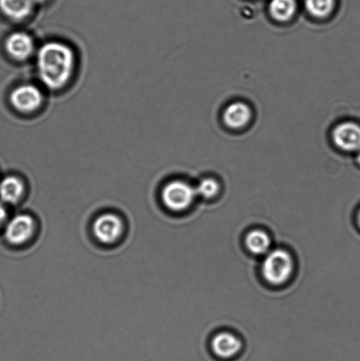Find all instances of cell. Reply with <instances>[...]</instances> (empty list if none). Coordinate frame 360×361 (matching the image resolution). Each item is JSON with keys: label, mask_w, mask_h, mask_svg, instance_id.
Segmentation results:
<instances>
[{"label": "cell", "mask_w": 360, "mask_h": 361, "mask_svg": "<svg viewBox=\"0 0 360 361\" xmlns=\"http://www.w3.org/2000/svg\"><path fill=\"white\" fill-rule=\"evenodd\" d=\"M195 188L183 180H173L162 190V202L173 212H182L188 209L195 200Z\"/></svg>", "instance_id": "3957f363"}, {"label": "cell", "mask_w": 360, "mask_h": 361, "mask_svg": "<svg viewBox=\"0 0 360 361\" xmlns=\"http://www.w3.org/2000/svg\"><path fill=\"white\" fill-rule=\"evenodd\" d=\"M336 0H305V7L310 16L324 19L333 13Z\"/></svg>", "instance_id": "9a60e30c"}, {"label": "cell", "mask_w": 360, "mask_h": 361, "mask_svg": "<svg viewBox=\"0 0 360 361\" xmlns=\"http://www.w3.org/2000/svg\"><path fill=\"white\" fill-rule=\"evenodd\" d=\"M7 219V212L6 210V207H4L2 203H0V228H2V226L5 224Z\"/></svg>", "instance_id": "e0dca14e"}, {"label": "cell", "mask_w": 360, "mask_h": 361, "mask_svg": "<svg viewBox=\"0 0 360 361\" xmlns=\"http://www.w3.org/2000/svg\"><path fill=\"white\" fill-rule=\"evenodd\" d=\"M37 73L48 90H62L72 79L75 68V54L61 42H48L37 49Z\"/></svg>", "instance_id": "6da1fadb"}, {"label": "cell", "mask_w": 360, "mask_h": 361, "mask_svg": "<svg viewBox=\"0 0 360 361\" xmlns=\"http://www.w3.org/2000/svg\"><path fill=\"white\" fill-rule=\"evenodd\" d=\"M271 240L268 233L262 230H254L246 237V245L250 252L255 255H266L271 249Z\"/></svg>", "instance_id": "5bb4252c"}, {"label": "cell", "mask_w": 360, "mask_h": 361, "mask_svg": "<svg viewBox=\"0 0 360 361\" xmlns=\"http://www.w3.org/2000/svg\"><path fill=\"white\" fill-rule=\"evenodd\" d=\"M358 221H359V228H360V211L359 212Z\"/></svg>", "instance_id": "ffe728a7"}, {"label": "cell", "mask_w": 360, "mask_h": 361, "mask_svg": "<svg viewBox=\"0 0 360 361\" xmlns=\"http://www.w3.org/2000/svg\"><path fill=\"white\" fill-rule=\"evenodd\" d=\"M335 145L345 152L360 151V126L354 122H344L335 127L333 132Z\"/></svg>", "instance_id": "ba28073f"}, {"label": "cell", "mask_w": 360, "mask_h": 361, "mask_svg": "<svg viewBox=\"0 0 360 361\" xmlns=\"http://www.w3.org/2000/svg\"><path fill=\"white\" fill-rule=\"evenodd\" d=\"M49 1V0H33L35 5L37 6L45 5V4H47Z\"/></svg>", "instance_id": "ac0fdd59"}, {"label": "cell", "mask_w": 360, "mask_h": 361, "mask_svg": "<svg viewBox=\"0 0 360 361\" xmlns=\"http://www.w3.org/2000/svg\"><path fill=\"white\" fill-rule=\"evenodd\" d=\"M197 196L204 198H213L220 192V184L213 178H204L196 188Z\"/></svg>", "instance_id": "2e32d148"}, {"label": "cell", "mask_w": 360, "mask_h": 361, "mask_svg": "<svg viewBox=\"0 0 360 361\" xmlns=\"http://www.w3.org/2000/svg\"><path fill=\"white\" fill-rule=\"evenodd\" d=\"M24 183L14 176H6L0 182V198L4 203L14 204L23 196Z\"/></svg>", "instance_id": "7c38bea8"}, {"label": "cell", "mask_w": 360, "mask_h": 361, "mask_svg": "<svg viewBox=\"0 0 360 361\" xmlns=\"http://www.w3.org/2000/svg\"><path fill=\"white\" fill-rule=\"evenodd\" d=\"M35 6L33 0H0V12L14 23L28 19Z\"/></svg>", "instance_id": "30bf717a"}, {"label": "cell", "mask_w": 360, "mask_h": 361, "mask_svg": "<svg viewBox=\"0 0 360 361\" xmlns=\"http://www.w3.org/2000/svg\"><path fill=\"white\" fill-rule=\"evenodd\" d=\"M5 48L11 58L16 61H27L37 52L34 38L26 32H14L7 37Z\"/></svg>", "instance_id": "5b68a950"}, {"label": "cell", "mask_w": 360, "mask_h": 361, "mask_svg": "<svg viewBox=\"0 0 360 361\" xmlns=\"http://www.w3.org/2000/svg\"><path fill=\"white\" fill-rule=\"evenodd\" d=\"M296 0H271L269 12L275 20L287 23L294 18L297 12Z\"/></svg>", "instance_id": "4fadbf2b"}, {"label": "cell", "mask_w": 360, "mask_h": 361, "mask_svg": "<svg viewBox=\"0 0 360 361\" xmlns=\"http://www.w3.org/2000/svg\"><path fill=\"white\" fill-rule=\"evenodd\" d=\"M44 102V94L34 84H21L10 94L11 104L16 111L23 114H31L37 111Z\"/></svg>", "instance_id": "277c9868"}, {"label": "cell", "mask_w": 360, "mask_h": 361, "mask_svg": "<svg viewBox=\"0 0 360 361\" xmlns=\"http://www.w3.org/2000/svg\"><path fill=\"white\" fill-rule=\"evenodd\" d=\"M123 225L122 219L118 215L105 214L95 219L93 232L97 239L102 243H116L122 235Z\"/></svg>", "instance_id": "8992f818"}, {"label": "cell", "mask_w": 360, "mask_h": 361, "mask_svg": "<svg viewBox=\"0 0 360 361\" xmlns=\"http://www.w3.org/2000/svg\"><path fill=\"white\" fill-rule=\"evenodd\" d=\"M242 349L241 339L229 332L217 334L211 341V351L217 358L222 360L234 359L241 353Z\"/></svg>", "instance_id": "9c48e42d"}, {"label": "cell", "mask_w": 360, "mask_h": 361, "mask_svg": "<svg viewBox=\"0 0 360 361\" xmlns=\"http://www.w3.org/2000/svg\"><path fill=\"white\" fill-rule=\"evenodd\" d=\"M33 218L27 214L16 215L6 226L5 237L13 245H20L31 239L35 232Z\"/></svg>", "instance_id": "52a82bcc"}, {"label": "cell", "mask_w": 360, "mask_h": 361, "mask_svg": "<svg viewBox=\"0 0 360 361\" xmlns=\"http://www.w3.org/2000/svg\"><path fill=\"white\" fill-rule=\"evenodd\" d=\"M262 271L264 279L271 284H285L294 271V260L287 250L269 251L264 258Z\"/></svg>", "instance_id": "7a4b0ae2"}, {"label": "cell", "mask_w": 360, "mask_h": 361, "mask_svg": "<svg viewBox=\"0 0 360 361\" xmlns=\"http://www.w3.org/2000/svg\"><path fill=\"white\" fill-rule=\"evenodd\" d=\"M357 162H358V164L360 166V151H359V153L357 155Z\"/></svg>", "instance_id": "d6986e66"}, {"label": "cell", "mask_w": 360, "mask_h": 361, "mask_svg": "<svg viewBox=\"0 0 360 361\" xmlns=\"http://www.w3.org/2000/svg\"><path fill=\"white\" fill-rule=\"evenodd\" d=\"M252 118V109L244 102H236L225 109L223 121L231 129H242Z\"/></svg>", "instance_id": "8fae6325"}]
</instances>
